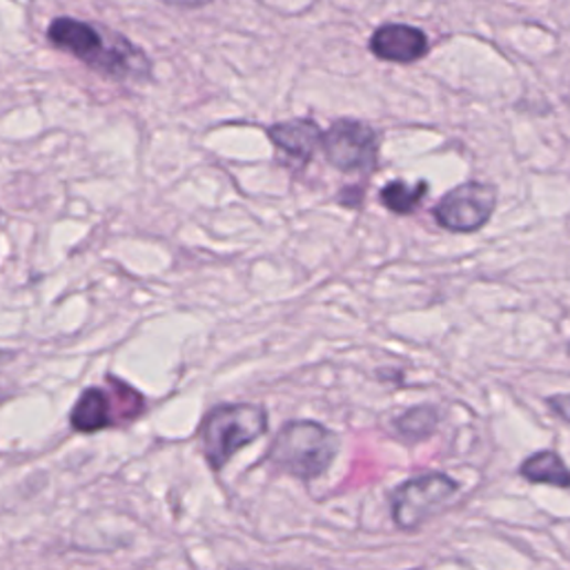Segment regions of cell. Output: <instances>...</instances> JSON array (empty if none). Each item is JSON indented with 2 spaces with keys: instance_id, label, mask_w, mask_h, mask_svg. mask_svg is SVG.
<instances>
[{
  "instance_id": "cell-1",
  "label": "cell",
  "mask_w": 570,
  "mask_h": 570,
  "mask_svg": "<svg viewBox=\"0 0 570 570\" xmlns=\"http://www.w3.org/2000/svg\"><path fill=\"white\" fill-rule=\"evenodd\" d=\"M47 36L56 47L80 58L103 76L117 80H148L152 76L148 54L109 28L76 19H56Z\"/></svg>"
},
{
  "instance_id": "cell-2",
  "label": "cell",
  "mask_w": 570,
  "mask_h": 570,
  "mask_svg": "<svg viewBox=\"0 0 570 570\" xmlns=\"http://www.w3.org/2000/svg\"><path fill=\"white\" fill-rule=\"evenodd\" d=\"M338 454V437L316 421H290L275 437L268 464L301 482L321 477Z\"/></svg>"
},
{
  "instance_id": "cell-3",
  "label": "cell",
  "mask_w": 570,
  "mask_h": 570,
  "mask_svg": "<svg viewBox=\"0 0 570 570\" xmlns=\"http://www.w3.org/2000/svg\"><path fill=\"white\" fill-rule=\"evenodd\" d=\"M268 430V412L255 404L214 408L201 428L203 454L212 471H223L235 454Z\"/></svg>"
},
{
  "instance_id": "cell-4",
  "label": "cell",
  "mask_w": 570,
  "mask_h": 570,
  "mask_svg": "<svg viewBox=\"0 0 570 570\" xmlns=\"http://www.w3.org/2000/svg\"><path fill=\"white\" fill-rule=\"evenodd\" d=\"M146 412V399L126 381L107 377V388H87L76 401L69 421L78 432H98L126 426Z\"/></svg>"
},
{
  "instance_id": "cell-5",
  "label": "cell",
  "mask_w": 570,
  "mask_h": 570,
  "mask_svg": "<svg viewBox=\"0 0 570 570\" xmlns=\"http://www.w3.org/2000/svg\"><path fill=\"white\" fill-rule=\"evenodd\" d=\"M460 493V484L443 473L412 477L390 495L392 519L401 530H417Z\"/></svg>"
},
{
  "instance_id": "cell-6",
  "label": "cell",
  "mask_w": 570,
  "mask_h": 570,
  "mask_svg": "<svg viewBox=\"0 0 570 570\" xmlns=\"http://www.w3.org/2000/svg\"><path fill=\"white\" fill-rule=\"evenodd\" d=\"M497 207V190L491 183L469 181L445 192L432 214L448 233L471 235L482 230Z\"/></svg>"
},
{
  "instance_id": "cell-7",
  "label": "cell",
  "mask_w": 570,
  "mask_h": 570,
  "mask_svg": "<svg viewBox=\"0 0 570 570\" xmlns=\"http://www.w3.org/2000/svg\"><path fill=\"white\" fill-rule=\"evenodd\" d=\"M325 161L341 172H370L379 159V135L355 119H338L323 135Z\"/></svg>"
},
{
  "instance_id": "cell-8",
  "label": "cell",
  "mask_w": 570,
  "mask_h": 570,
  "mask_svg": "<svg viewBox=\"0 0 570 570\" xmlns=\"http://www.w3.org/2000/svg\"><path fill=\"white\" fill-rule=\"evenodd\" d=\"M370 52L386 63H399V65H410L421 61L428 50V36L412 25H401V23H388L375 30L370 36Z\"/></svg>"
},
{
  "instance_id": "cell-9",
  "label": "cell",
  "mask_w": 570,
  "mask_h": 570,
  "mask_svg": "<svg viewBox=\"0 0 570 570\" xmlns=\"http://www.w3.org/2000/svg\"><path fill=\"white\" fill-rule=\"evenodd\" d=\"M321 128L310 119H292L268 128V137L275 148L294 161L299 168H305L316 148L321 146Z\"/></svg>"
},
{
  "instance_id": "cell-10",
  "label": "cell",
  "mask_w": 570,
  "mask_h": 570,
  "mask_svg": "<svg viewBox=\"0 0 570 570\" xmlns=\"http://www.w3.org/2000/svg\"><path fill=\"white\" fill-rule=\"evenodd\" d=\"M521 477H526L533 484H548L557 488H568V469L563 460L552 450L535 452L521 464Z\"/></svg>"
},
{
  "instance_id": "cell-11",
  "label": "cell",
  "mask_w": 570,
  "mask_h": 570,
  "mask_svg": "<svg viewBox=\"0 0 570 570\" xmlns=\"http://www.w3.org/2000/svg\"><path fill=\"white\" fill-rule=\"evenodd\" d=\"M428 194V183L426 181H419L417 185H408L404 181H390L379 198L381 203L395 212V214H410L419 207V203L423 201V196Z\"/></svg>"
},
{
  "instance_id": "cell-12",
  "label": "cell",
  "mask_w": 570,
  "mask_h": 570,
  "mask_svg": "<svg viewBox=\"0 0 570 570\" xmlns=\"http://www.w3.org/2000/svg\"><path fill=\"white\" fill-rule=\"evenodd\" d=\"M439 423V415L432 406H417L404 412L399 419H395V432L406 441H421Z\"/></svg>"
}]
</instances>
